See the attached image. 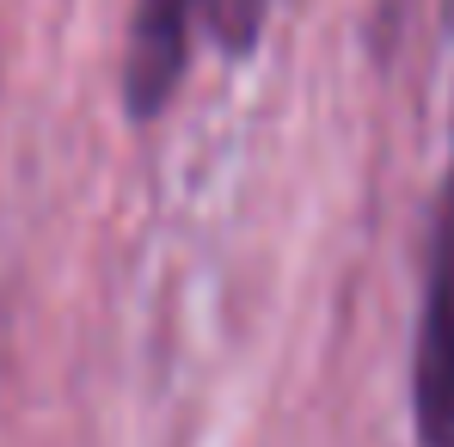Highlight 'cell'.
<instances>
[{"mask_svg":"<svg viewBox=\"0 0 454 447\" xmlns=\"http://www.w3.org/2000/svg\"><path fill=\"white\" fill-rule=\"evenodd\" d=\"M411 423H418V447H454V166L436 215L418 356H411Z\"/></svg>","mask_w":454,"mask_h":447,"instance_id":"cell-1","label":"cell"},{"mask_svg":"<svg viewBox=\"0 0 454 447\" xmlns=\"http://www.w3.org/2000/svg\"><path fill=\"white\" fill-rule=\"evenodd\" d=\"M203 0H136L123 37V104L136 123H153L191 68V25Z\"/></svg>","mask_w":454,"mask_h":447,"instance_id":"cell-2","label":"cell"},{"mask_svg":"<svg viewBox=\"0 0 454 447\" xmlns=\"http://www.w3.org/2000/svg\"><path fill=\"white\" fill-rule=\"evenodd\" d=\"M197 12H203L209 37L222 43L227 56H246V50L258 43V31H264V12H270V0H203Z\"/></svg>","mask_w":454,"mask_h":447,"instance_id":"cell-3","label":"cell"}]
</instances>
